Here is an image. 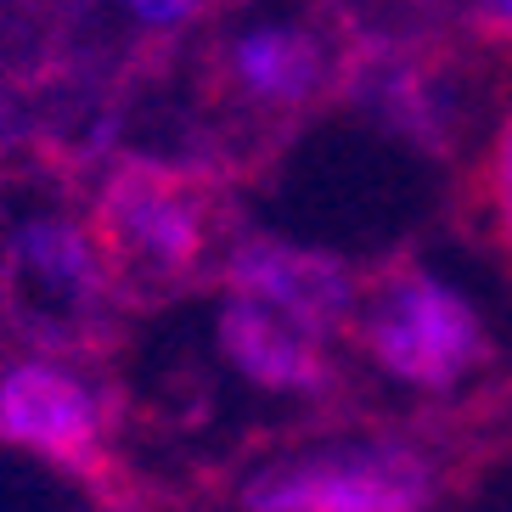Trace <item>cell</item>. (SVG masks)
Instances as JSON below:
<instances>
[{
  "instance_id": "3957f363",
  "label": "cell",
  "mask_w": 512,
  "mask_h": 512,
  "mask_svg": "<svg viewBox=\"0 0 512 512\" xmlns=\"http://www.w3.org/2000/svg\"><path fill=\"white\" fill-rule=\"evenodd\" d=\"M248 512H422L428 467L394 445H344L304 462L265 467L248 490Z\"/></svg>"
},
{
  "instance_id": "30bf717a",
  "label": "cell",
  "mask_w": 512,
  "mask_h": 512,
  "mask_svg": "<svg viewBox=\"0 0 512 512\" xmlns=\"http://www.w3.org/2000/svg\"><path fill=\"white\" fill-rule=\"evenodd\" d=\"M124 6H130V17L147 23V29H175V23H186L203 0H124Z\"/></svg>"
},
{
  "instance_id": "8fae6325",
  "label": "cell",
  "mask_w": 512,
  "mask_h": 512,
  "mask_svg": "<svg viewBox=\"0 0 512 512\" xmlns=\"http://www.w3.org/2000/svg\"><path fill=\"white\" fill-rule=\"evenodd\" d=\"M467 17H473L484 34L512 40V0H467Z\"/></svg>"
},
{
  "instance_id": "52a82bcc",
  "label": "cell",
  "mask_w": 512,
  "mask_h": 512,
  "mask_svg": "<svg viewBox=\"0 0 512 512\" xmlns=\"http://www.w3.org/2000/svg\"><path fill=\"white\" fill-rule=\"evenodd\" d=\"M220 349H226V361L248 383L276 389V394H316L332 377L327 349H321L316 332H304L299 321L276 316V310H265L254 299H237V293L220 310Z\"/></svg>"
},
{
  "instance_id": "5b68a950",
  "label": "cell",
  "mask_w": 512,
  "mask_h": 512,
  "mask_svg": "<svg viewBox=\"0 0 512 512\" xmlns=\"http://www.w3.org/2000/svg\"><path fill=\"white\" fill-rule=\"evenodd\" d=\"M0 439L62 467H91L107 445V400L68 361H17L0 372Z\"/></svg>"
},
{
  "instance_id": "277c9868",
  "label": "cell",
  "mask_w": 512,
  "mask_h": 512,
  "mask_svg": "<svg viewBox=\"0 0 512 512\" xmlns=\"http://www.w3.org/2000/svg\"><path fill=\"white\" fill-rule=\"evenodd\" d=\"M220 91L248 113L282 119L310 107L332 85V34L299 12H254L214 46Z\"/></svg>"
},
{
  "instance_id": "6da1fadb",
  "label": "cell",
  "mask_w": 512,
  "mask_h": 512,
  "mask_svg": "<svg viewBox=\"0 0 512 512\" xmlns=\"http://www.w3.org/2000/svg\"><path fill=\"white\" fill-rule=\"evenodd\" d=\"M91 237L107 276L136 287H181L209 259L214 203L181 169L119 164L96 186Z\"/></svg>"
},
{
  "instance_id": "ba28073f",
  "label": "cell",
  "mask_w": 512,
  "mask_h": 512,
  "mask_svg": "<svg viewBox=\"0 0 512 512\" xmlns=\"http://www.w3.org/2000/svg\"><path fill=\"white\" fill-rule=\"evenodd\" d=\"M12 271L17 282H29L46 299V310H85V304H96V293L107 282L96 237L85 226H74V220H57V214L29 220L17 231Z\"/></svg>"
},
{
  "instance_id": "7a4b0ae2",
  "label": "cell",
  "mask_w": 512,
  "mask_h": 512,
  "mask_svg": "<svg viewBox=\"0 0 512 512\" xmlns=\"http://www.w3.org/2000/svg\"><path fill=\"white\" fill-rule=\"evenodd\" d=\"M349 327L372 366L411 389H456L490 361V332L479 310L428 271H394L377 287H361Z\"/></svg>"
},
{
  "instance_id": "8992f818",
  "label": "cell",
  "mask_w": 512,
  "mask_h": 512,
  "mask_svg": "<svg viewBox=\"0 0 512 512\" xmlns=\"http://www.w3.org/2000/svg\"><path fill=\"white\" fill-rule=\"evenodd\" d=\"M226 282L237 299L265 304V310L299 321L316 338L349 327L355 304H361V276L349 271V265H338L327 254H310V248L265 242V237H248L231 248Z\"/></svg>"
},
{
  "instance_id": "9c48e42d",
  "label": "cell",
  "mask_w": 512,
  "mask_h": 512,
  "mask_svg": "<svg viewBox=\"0 0 512 512\" xmlns=\"http://www.w3.org/2000/svg\"><path fill=\"white\" fill-rule=\"evenodd\" d=\"M490 192H496L501 237H507V248H512V119L501 124V136H496V158H490Z\"/></svg>"
}]
</instances>
